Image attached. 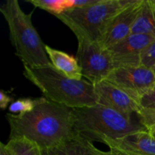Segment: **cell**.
Listing matches in <instances>:
<instances>
[{
    "instance_id": "obj_19",
    "label": "cell",
    "mask_w": 155,
    "mask_h": 155,
    "mask_svg": "<svg viewBox=\"0 0 155 155\" xmlns=\"http://www.w3.org/2000/svg\"><path fill=\"white\" fill-rule=\"evenodd\" d=\"M141 64L150 68H153L155 66V39L142 54Z\"/></svg>"
},
{
    "instance_id": "obj_25",
    "label": "cell",
    "mask_w": 155,
    "mask_h": 155,
    "mask_svg": "<svg viewBox=\"0 0 155 155\" xmlns=\"http://www.w3.org/2000/svg\"><path fill=\"white\" fill-rule=\"evenodd\" d=\"M153 69H154V72H155V66L154 67V68H153Z\"/></svg>"
},
{
    "instance_id": "obj_22",
    "label": "cell",
    "mask_w": 155,
    "mask_h": 155,
    "mask_svg": "<svg viewBox=\"0 0 155 155\" xmlns=\"http://www.w3.org/2000/svg\"><path fill=\"white\" fill-rule=\"evenodd\" d=\"M95 155H124V154H122L121 153L112 149H110V151H104L96 148L95 151Z\"/></svg>"
},
{
    "instance_id": "obj_21",
    "label": "cell",
    "mask_w": 155,
    "mask_h": 155,
    "mask_svg": "<svg viewBox=\"0 0 155 155\" xmlns=\"http://www.w3.org/2000/svg\"><path fill=\"white\" fill-rule=\"evenodd\" d=\"M13 101V98L12 96L8 95L5 91L1 90V92H0V107L2 110L6 109L8 106L9 107V105Z\"/></svg>"
},
{
    "instance_id": "obj_3",
    "label": "cell",
    "mask_w": 155,
    "mask_h": 155,
    "mask_svg": "<svg viewBox=\"0 0 155 155\" xmlns=\"http://www.w3.org/2000/svg\"><path fill=\"white\" fill-rule=\"evenodd\" d=\"M76 132L90 142L106 144L130 133L145 130L140 124L116 110L97 104L73 109Z\"/></svg>"
},
{
    "instance_id": "obj_9",
    "label": "cell",
    "mask_w": 155,
    "mask_h": 155,
    "mask_svg": "<svg viewBox=\"0 0 155 155\" xmlns=\"http://www.w3.org/2000/svg\"><path fill=\"white\" fill-rule=\"evenodd\" d=\"M155 37L149 35L131 33L108 48L115 68L142 65V56Z\"/></svg>"
},
{
    "instance_id": "obj_4",
    "label": "cell",
    "mask_w": 155,
    "mask_h": 155,
    "mask_svg": "<svg viewBox=\"0 0 155 155\" xmlns=\"http://www.w3.org/2000/svg\"><path fill=\"white\" fill-rule=\"evenodd\" d=\"M7 22L16 54L24 66L31 68L51 64L45 45L32 22V13H25L17 0H8L0 7Z\"/></svg>"
},
{
    "instance_id": "obj_24",
    "label": "cell",
    "mask_w": 155,
    "mask_h": 155,
    "mask_svg": "<svg viewBox=\"0 0 155 155\" xmlns=\"http://www.w3.org/2000/svg\"><path fill=\"white\" fill-rule=\"evenodd\" d=\"M151 135H152V136H154V138H155V133H151Z\"/></svg>"
},
{
    "instance_id": "obj_16",
    "label": "cell",
    "mask_w": 155,
    "mask_h": 155,
    "mask_svg": "<svg viewBox=\"0 0 155 155\" xmlns=\"http://www.w3.org/2000/svg\"><path fill=\"white\" fill-rule=\"evenodd\" d=\"M44 97L38 98H23L14 101L9 105L8 110L10 114L16 115L25 114L34 110L44 100Z\"/></svg>"
},
{
    "instance_id": "obj_2",
    "label": "cell",
    "mask_w": 155,
    "mask_h": 155,
    "mask_svg": "<svg viewBox=\"0 0 155 155\" xmlns=\"http://www.w3.org/2000/svg\"><path fill=\"white\" fill-rule=\"evenodd\" d=\"M24 75L41 91L44 98L71 109L98 104L95 86L86 79H70L52 64L31 68L24 66Z\"/></svg>"
},
{
    "instance_id": "obj_1",
    "label": "cell",
    "mask_w": 155,
    "mask_h": 155,
    "mask_svg": "<svg viewBox=\"0 0 155 155\" xmlns=\"http://www.w3.org/2000/svg\"><path fill=\"white\" fill-rule=\"evenodd\" d=\"M10 137L25 138L42 150L59 145L77 134L73 109L44 98L31 112L8 114Z\"/></svg>"
},
{
    "instance_id": "obj_15",
    "label": "cell",
    "mask_w": 155,
    "mask_h": 155,
    "mask_svg": "<svg viewBox=\"0 0 155 155\" xmlns=\"http://www.w3.org/2000/svg\"><path fill=\"white\" fill-rule=\"evenodd\" d=\"M6 146L11 155H43L42 150L36 144L25 138L9 139Z\"/></svg>"
},
{
    "instance_id": "obj_13",
    "label": "cell",
    "mask_w": 155,
    "mask_h": 155,
    "mask_svg": "<svg viewBox=\"0 0 155 155\" xmlns=\"http://www.w3.org/2000/svg\"><path fill=\"white\" fill-rule=\"evenodd\" d=\"M96 147L80 134L70 138L59 145L42 150L43 155H95Z\"/></svg>"
},
{
    "instance_id": "obj_23",
    "label": "cell",
    "mask_w": 155,
    "mask_h": 155,
    "mask_svg": "<svg viewBox=\"0 0 155 155\" xmlns=\"http://www.w3.org/2000/svg\"><path fill=\"white\" fill-rule=\"evenodd\" d=\"M0 155H11L6 144H4L3 142L0 143Z\"/></svg>"
},
{
    "instance_id": "obj_18",
    "label": "cell",
    "mask_w": 155,
    "mask_h": 155,
    "mask_svg": "<svg viewBox=\"0 0 155 155\" xmlns=\"http://www.w3.org/2000/svg\"><path fill=\"white\" fill-rule=\"evenodd\" d=\"M139 122L150 133H155V110L142 107L136 114Z\"/></svg>"
},
{
    "instance_id": "obj_8",
    "label": "cell",
    "mask_w": 155,
    "mask_h": 155,
    "mask_svg": "<svg viewBox=\"0 0 155 155\" xmlns=\"http://www.w3.org/2000/svg\"><path fill=\"white\" fill-rule=\"evenodd\" d=\"M143 0H130L110 21L98 43L108 49L132 33Z\"/></svg>"
},
{
    "instance_id": "obj_12",
    "label": "cell",
    "mask_w": 155,
    "mask_h": 155,
    "mask_svg": "<svg viewBox=\"0 0 155 155\" xmlns=\"http://www.w3.org/2000/svg\"><path fill=\"white\" fill-rule=\"evenodd\" d=\"M45 51L52 66L63 75L72 80L83 79V72L77 58L49 45H45Z\"/></svg>"
},
{
    "instance_id": "obj_5",
    "label": "cell",
    "mask_w": 155,
    "mask_h": 155,
    "mask_svg": "<svg viewBox=\"0 0 155 155\" xmlns=\"http://www.w3.org/2000/svg\"><path fill=\"white\" fill-rule=\"evenodd\" d=\"M130 0H98L86 7L66 11L55 16L77 36L99 42L112 18Z\"/></svg>"
},
{
    "instance_id": "obj_6",
    "label": "cell",
    "mask_w": 155,
    "mask_h": 155,
    "mask_svg": "<svg viewBox=\"0 0 155 155\" xmlns=\"http://www.w3.org/2000/svg\"><path fill=\"white\" fill-rule=\"evenodd\" d=\"M77 59L82 69L83 77L95 85L105 80L115 69L114 61L108 49L98 42L77 39Z\"/></svg>"
},
{
    "instance_id": "obj_11",
    "label": "cell",
    "mask_w": 155,
    "mask_h": 155,
    "mask_svg": "<svg viewBox=\"0 0 155 155\" xmlns=\"http://www.w3.org/2000/svg\"><path fill=\"white\" fill-rule=\"evenodd\" d=\"M105 145L124 155H155V138L146 130L130 133Z\"/></svg>"
},
{
    "instance_id": "obj_10",
    "label": "cell",
    "mask_w": 155,
    "mask_h": 155,
    "mask_svg": "<svg viewBox=\"0 0 155 155\" xmlns=\"http://www.w3.org/2000/svg\"><path fill=\"white\" fill-rule=\"evenodd\" d=\"M95 86L98 104L116 110L127 116L133 117L141 108V104L124 91L107 80Z\"/></svg>"
},
{
    "instance_id": "obj_7",
    "label": "cell",
    "mask_w": 155,
    "mask_h": 155,
    "mask_svg": "<svg viewBox=\"0 0 155 155\" xmlns=\"http://www.w3.org/2000/svg\"><path fill=\"white\" fill-rule=\"evenodd\" d=\"M105 80L122 89L139 104L145 95L155 89L154 69L143 65L115 68Z\"/></svg>"
},
{
    "instance_id": "obj_17",
    "label": "cell",
    "mask_w": 155,
    "mask_h": 155,
    "mask_svg": "<svg viewBox=\"0 0 155 155\" xmlns=\"http://www.w3.org/2000/svg\"><path fill=\"white\" fill-rule=\"evenodd\" d=\"M34 7L45 11L54 16L66 12V0H30Z\"/></svg>"
},
{
    "instance_id": "obj_20",
    "label": "cell",
    "mask_w": 155,
    "mask_h": 155,
    "mask_svg": "<svg viewBox=\"0 0 155 155\" xmlns=\"http://www.w3.org/2000/svg\"><path fill=\"white\" fill-rule=\"evenodd\" d=\"M141 106L155 110V89L145 95L141 101Z\"/></svg>"
},
{
    "instance_id": "obj_14",
    "label": "cell",
    "mask_w": 155,
    "mask_h": 155,
    "mask_svg": "<svg viewBox=\"0 0 155 155\" xmlns=\"http://www.w3.org/2000/svg\"><path fill=\"white\" fill-rule=\"evenodd\" d=\"M132 33L149 35L155 37V0H143Z\"/></svg>"
}]
</instances>
